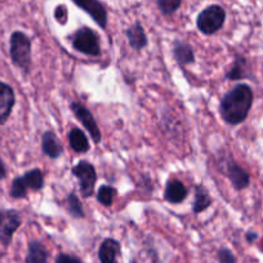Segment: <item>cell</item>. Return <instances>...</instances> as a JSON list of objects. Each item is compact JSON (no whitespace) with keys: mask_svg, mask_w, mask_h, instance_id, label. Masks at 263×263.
<instances>
[{"mask_svg":"<svg viewBox=\"0 0 263 263\" xmlns=\"http://www.w3.org/2000/svg\"><path fill=\"white\" fill-rule=\"evenodd\" d=\"M253 103L252 88L247 84H239L232 88L221 102V115L231 125L242 123L249 114Z\"/></svg>","mask_w":263,"mask_h":263,"instance_id":"obj_1","label":"cell"},{"mask_svg":"<svg viewBox=\"0 0 263 263\" xmlns=\"http://www.w3.org/2000/svg\"><path fill=\"white\" fill-rule=\"evenodd\" d=\"M9 53H11L12 62L24 70L25 72H30L31 69V42L29 36L24 32L16 31L12 34L9 40Z\"/></svg>","mask_w":263,"mask_h":263,"instance_id":"obj_2","label":"cell"},{"mask_svg":"<svg viewBox=\"0 0 263 263\" xmlns=\"http://www.w3.org/2000/svg\"><path fill=\"white\" fill-rule=\"evenodd\" d=\"M226 13L219 6H211L197 17V27L203 34L212 35L218 31L224 24Z\"/></svg>","mask_w":263,"mask_h":263,"instance_id":"obj_3","label":"cell"},{"mask_svg":"<svg viewBox=\"0 0 263 263\" xmlns=\"http://www.w3.org/2000/svg\"><path fill=\"white\" fill-rule=\"evenodd\" d=\"M72 45H74L75 49L85 53V54L98 55L101 53L97 35L93 30L88 29V27H83L75 32L74 37H72Z\"/></svg>","mask_w":263,"mask_h":263,"instance_id":"obj_4","label":"cell"},{"mask_svg":"<svg viewBox=\"0 0 263 263\" xmlns=\"http://www.w3.org/2000/svg\"><path fill=\"white\" fill-rule=\"evenodd\" d=\"M72 173L79 179L80 190L84 197H89L95 191V184L97 181L95 166L88 161H80L72 168Z\"/></svg>","mask_w":263,"mask_h":263,"instance_id":"obj_5","label":"cell"},{"mask_svg":"<svg viewBox=\"0 0 263 263\" xmlns=\"http://www.w3.org/2000/svg\"><path fill=\"white\" fill-rule=\"evenodd\" d=\"M21 226V216L16 211H7L2 216L0 222V242L4 247H8L12 241L14 232Z\"/></svg>","mask_w":263,"mask_h":263,"instance_id":"obj_6","label":"cell"},{"mask_svg":"<svg viewBox=\"0 0 263 263\" xmlns=\"http://www.w3.org/2000/svg\"><path fill=\"white\" fill-rule=\"evenodd\" d=\"M71 108L74 111L75 116L79 119L80 121L83 123V125L87 128V130L90 133V137L93 138L95 143H100L101 142V132L98 129L97 123H96L95 118L92 116L90 111L88 110L87 107L82 105L79 102H72L71 103Z\"/></svg>","mask_w":263,"mask_h":263,"instance_id":"obj_7","label":"cell"},{"mask_svg":"<svg viewBox=\"0 0 263 263\" xmlns=\"http://www.w3.org/2000/svg\"><path fill=\"white\" fill-rule=\"evenodd\" d=\"M79 8L87 12L92 16V18L100 25L102 29H105L107 24V12L105 7L98 2V0H72Z\"/></svg>","mask_w":263,"mask_h":263,"instance_id":"obj_8","label":"cell"},{"mask_svg":"<svg viewBox=\"0 0 263 263\" xmlns=\"http://www.w3.org/2000/svg\"><path fill=\"white\" fill-rule=\"evenodd\" d=\"M14 102L16 97L13 89L6 83L0 82V124H4L8 120Z\"/></svg>","mask_w":263,"mask_h":263,"instance_id":"obj_9","label":"cell"},{"mask_svg":"<svg viewBox=\"0 0 263 263\" xmlns=\"http://www.w3.org/2000/svg\"><path fill=\"white\" fill-rule=\"evenodd\" d=\"M121 254V245L115 239H105L98 249L100 263H119L118 257Z\"/></svg>","mask_w":263,"mask_h":263,"instance_id":"obj_10","label":"cell"},{"mask_svg":"<svg viewBox=\"0 0 263 263\" xmlns=\"http://www.w3.org/2000/svg\"><path fill=\"white\" fill-rule=\"evenodd\" d=\"M187 189L184 184L178 179H172L166 183L165 187V199L169 203L178 204L186 199Z\"/></svg>","mask_w":263,"mask_h":263,"instance_id":"obj_11","label":"cell"},{"mask_svg":"<svg viewBox=\"0 0 263 263\" xmlns=\"http://www.w3.org/2000/svg\"><path fill=\"white\" fill-rule=\"evenodd\" d=\"M227 176H229L230 181L234 184L236 190H242L248 187L249 184V174L235 163H230L227 166Z\"/></svg>","mask_w":263,"mask_h":263,"instance_id":"obj_12","label":"cell"},{"mask_svg":"<svg viewBox=\"0 0 263 263\" xmlns=\"http://www.w3.org/2000/svg\"><path fill=\"white\" fill-rule=\"evenodd\" d=\"M26 263H48V250L40 241L32 240L29 242Z\"/></svg>","mask_w":263,"mask_h":263,"instance_id":"obj_13","label":"cell"},{"mask_svg":"<svg viewBox=\"0 0 263 263\" xmlns=\"http://www.w3.org/2000/svg\"><path fill=\"white\" fill-rule=\"evenodd\" d=\"M43 151L47 156L52 159H57L58 156L62 154L63 148L61 146L60 141L58 138L55 137V135L53 132L48 130L45 132L44 135H43Z\"/></svg>","mask_w":263,"mask_h":263,"instance_id":"obj_14","label":"cell"},{"mask_svg":"<svg viewBox=\"0 0 263 263\" xmlns=\"http://www.w3.org/2000/svg\"><path fill=\"white\" fill-rule=\"evenodd\" d=\"M126 36H128L130 47L136 50H141L147 44L145 30H143L142 25L140 24H135L133 26L129 27L128 31H126Z\"/></svg>","mask_w":263,"mask_h":263,"instance_id":"obj_15","label":"cell"},{"mask_svg":"<svg viewBox=\"0 0 263 263\" xmlns=\"http://www.w3.org/2000/svg\"><path fill=\"white\" fill-rule=\"evenodd\" d=\"M173 53L177 62H178L181 66L189 65V63H192L195 61L194 50H192V48L190 47L189 44H186V43H182V42L174 43Z\"/></svg>","mask_w":263,"mask_h":263,"instance_id":"obj_16","label":"cell"},{"mask_svg":"<svg viewBox=\"0 0 263 263\" xmlns=\"http://www.w3.org/2000/svg\"><path fill=\"white\" fill-rule=\"evenodd\" d=\"M69 141L70 145H71L72 150L75 153H87L89 150V142H88L87 136L84 135V132H82L80 129L74 128L69 133Z\"/></svg>","mask_w":263,"mask_h":263,"instance_id":"obj_17","label":"cell"},{"mask_svg":"<svg viewBox=\"0 0 263 263\" xmlns=\"http://www.w3.org/2000/svg\"><path fill=\"white\" fill-rule=\"evenodd\" d=\"M212 204V199L209 196L208 191L204 187L197 186L196 187V194H195V201H194V213H200L204 212L206 208H209Z\"/></svg>","mask_w":263,"mask_h":263,"instance_id":"obj_18","label":"cell"},{"mask_svg":"<svg viewBox=\"0 0 263 263\" xmlns=\"http://www.w3.org/2000/svg\"><path fill=\"white\" fill-rule=\"evenodd\" d=\"M22 179H24L27 189L34 190V191L40 190L43 187V184H44V177H43V173L40 169H32V171L26 172L25 176H22Z\"/></svg>","mask_w":263,"mask_h":263,"instance_id":"obj_19","label":"cell"},{"mask_svg":"<svg viewBox=\"0 0 263 263\" xmlns=\"http://www.w3.org/2000/svg\"><path fill=\"white\" fill-rule=\"evenodd\" d=\"M116 196V190L110 186H102L98 190L97 199L102 205L110 206L114 203V199Z\"/></svg>","mask_w":263,"mask_h":263,"instance_id":"obj_20","label":"cell"},{"mask_svg":"<svg viewBox=\"0 0 263 263\" xmlns=\"http://www.w3.org/2000/svg\"><path fill=\"white\" fill-rule=\"evenodd\" d=\"M27 187L25 184L22 177H17V178L13 179L11 187V196L14 197V199H22L27 195Z\"/></svg>","mask_w":263,"mask_h":263,"instance_id":"obj_21","label":"cell"},{"mask_svg":"<svg viewBox=\"0 0 263 263\" xmlns=\"http://www.w3.org/2000/svg\"><path fill=\"white\" fill-rule=\"evenodd\" d=\"M67 201H69V211L71 216L77 217V218H83L84 217V211H83L79 199L74 194H70L69 197H67Z\"/></svg>","mask_w":263,"mask_h":263,"instance_id":"obj_22","label":"cell"},{"mask_svg":"<svg viewBox=\"0 0 263 263\" xmlns=\"http://www.w3.org/2000/svg\"><path fill=\"white\" fill-rule=\"evenodd\" d=\"M182 0H158V6L164 14H172L179 8Z\"/></svg>","mask_w":263,"mask_h":263,"instance_id":"obj_23","label":"cell"},{"mask_svg":"<svg viewBox=\"0 0 263 263\" xmlns=\"http://www.w3.org/2000/svg\"><path fill=\"white\" fill-rule=\"evenodd\" d=\"M244 58H237V61L235 62L234 67L231 69V71L227 74V78L232 80H236V79H241V78L245 77V72H244Z\"/></svg>","mask_w":263,"mask_h":263,"instance_id":"obj_24","label":"cell"},{"mask_svg":"<svg viewBox=\"0 0 263 263\" xmlns=\"http://www.w3.org/2000/svg\"><path fill=\"white\" fill-rule=\"evenodd\" d=\"M217 257H218L219 263H237L236 257L234 255V253L230 249H227V248H221V249L218 250Z\"/></svg>","mask_w":263,"mask_h":263,"instance_id":"obj_25","label":"cell"},{"mask_svg":"<svg viewBox=\"0 0 263 263\" xmlns=\"http://www.w3.org/2000/svg\"><path fill=\"white\" fill-rule=\"evenodd\" d=\"M55 263H83L78 257L72 254H66V253H60L55 257Z\"/></svg>","mask_w":263,"mask_h":263,"instance_id":"obj_26","label":"cell"},{"mask_svg":"<svg viewBox=\"0 0 263 263\" xmlns=\"http://www.w3.org/2000/svg\"><path fill=\"white\" fill-rule=\"evenodd\" d=\"M55 20H57L60 24H66V21H67V9H66V7L63 6H60L55 8Z\"/></svg>","mask_w":263,"mask_h":263,"instance_id":"obj_27","label":"cell"},{"mask_svg":"<svg viewBox=\"0 0 263 263\" xmlns=\"http://www.w3.org/2000/svg\"><path fill=\"white\" fill-rule=\"evenodd\" d=\"M7 176V166L6 164H4V161L0 159V179L6 178Z\"/></svg>","mask_w":263,"mask_h":263,"instance_id":"obj_28","label":"cell"},{"mask_svg":"<svg viewBox=\"0 0 263 263\" xmlns=\"http://www.w3.org/2000/svg\"><path fill=\"white\" fill-rule=\"evenodd\" d=\"M257 237H258V235L254 234V232H248V234H247V241L248 242H253L255 239H257Z\"/></svg>","mask_w":263,"mask_h":263,"instance_id":"obj_29","label":"cell"},{"mask_svg":"<svg viewBox=\"0 0 263 263\" xmlns=\"http://www.w3.org/2000/svg\"><path fill=\"white\" fill-rule=\"evenodd\" d=\"M2 216H3V214L0 213V222H2Z\"/></svg>","mask_w":263,"mask_h":263,"instance_id":"obj_30","label":"cell"}]
</instances>
